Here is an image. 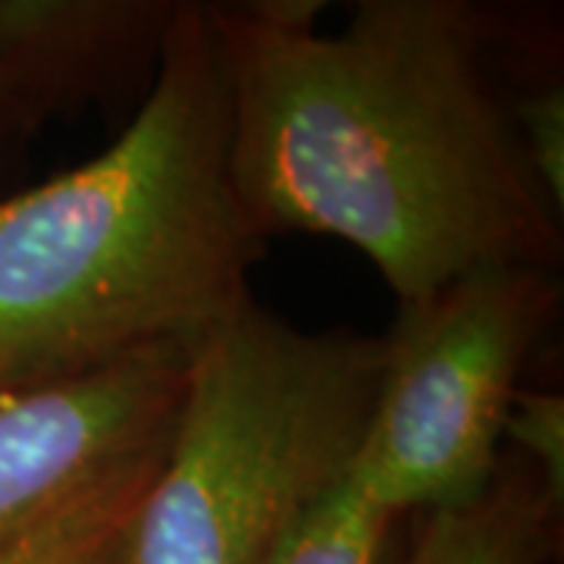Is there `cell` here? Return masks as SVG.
I'll list each match as a JSON object with an SVG mask.
<instances>
[{"mask_svg":"<svg viewBox=\"0 0 564 564\" xmlns=\"http://www.w3.org/2000/svg\"><path fill=\"white\" fill-rule=\"evenodd\" d=\"M210 3L232 176L263 239L355 245L399 304L492 263L555 267L549 202L492 76V25L458 0Z\"/></svg>","mask_w":564,"mask_h":564,"instance_id":"1","label":"cell"},{"mask_svg":"<svg viewBox=\"0 0 564 564\" xmlns=\"http://www.w3.org/2000/svg\"><path fill=\"white\" fill-rule=\"evenodd\" d=\"M210 3H180L151 91L104 154L0 202V392L158 345H195L251 299Z\"/></svg>","mask_w":564,"mask_h":564,"instance_id":"2","label":"cell"},{"mask_svg":"<svg viewBox=\"0 0 564 564\" xmlns=\"http://www.w3.org/2000/svg\"><path fill=\"white\" fill-rule=\"evenodd\" d=\"M383 336L304 333L248 302L192 345L126 564H270L348 480Z\"/></svg>","mask_w":564,"mask_h":564,"instance_id":"3","label":"cell"},{"mask_svg":"<svg viewBox=\"0 0 564 564\" xmlns=\"http://www.w3.org/2000/svg\"><path fill=\"white\" fill-rule=\"evenodd\" d=\"M558 304L552 267L530 263L477 267L399 304L348 474L355 489L402 521L480 496L502 462L511 399Z\"/></svg>","mask_w":564,"mask_h":564,"instance_id":"4","label":"cell"},{"mask_svg":"<svg viewBox=\"0 0 564 564\" xmlns=\"http://www.w3.org/2000/svg\"><path fill=\"white\" fill-rule=\"evenodd\" d=\"M192 345H158L51 383L0 392V545L161 455Z\"/></svg>","mask_w":564,"mask_h":564,"instance_id":"5","label":"cell"},{"mask_svg":"<svg viewBox=\"0 0 564 564\" xmlns=\"http://www.w3.org/2000/svg\"><path fill=\"white\" fill-rule=\"evenodd\" d=\"M562 514L543 474L508 448L480 496L414 514L402 564H552L562 552Z\"/></svg>","mask_w":564,"mask_h":564,"instance_id":"6","label":"cell"},{"mask_svg":"<svg viewBox=\"0 0 564 564\" xmlns=\"http://www.w3.org/2000/svg\"><path fill=\"white\" fill-rule=\"evenodd\" d=\"M166 452V448H163ZM117 474L20 540L0 545V564H126L139 505L163 458Z\"/></svg>","mask_w":564,"mask_h":564,"instance_id":"7","label":"cell"},{"mask_svg":"<svg viewBox=\"0 0 564 564\" xmlns=\"http://www.w3.org/2000/svg\"><path fill=\"white\" fill-rule=\"evenodd\" d=\"M399 524L402 518L345 480L304 518L270 564H389Z\"/></svg>","mask_w":564,"mask_h":564,"instance_id":"8","label":"cell"},{"mask_svg":"<svg viewBox=\"0 0 564 564\" xmlns=\"http://www.w3.org/2000/svg\"><path fill=\"white\" fill-rule=\"evenodd\" d=\"M502 440L543 474L545 486L564 502V399L552 389L521 386L505 417Z\"/></svg>","mask_w":564,"mask_h":564,"instance_id":"9","label":"cell"},{"mask_svg":"<svg viewBox=\"0 0 564 564\" xmlns=\"http://www.w3.org/2000/svg\"><path fill=\"white\" fill-rule=\"evenodd\" d=\"M511 117L533 166L536 180L564 214V88L562 82H543L511 101Z\"/></svg>","mask_w":564,"mask_h":564,"instance_id":"10","label":"cell"},{"mask_svg":"<svg viewBox=\"0 0 564 564\" xmlns=\"http://www.w3.org/2000/svg\"><path fill=\"white\" fill-rule=\"evenodd\" d=\"M0 126H17L13 113H10V104L3 98V91H0Z\"/></svg>","mask_w":564,"mask_h":564,"instance_id":"11","label":"cell"}]
</instances>
